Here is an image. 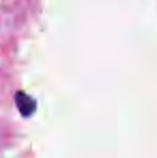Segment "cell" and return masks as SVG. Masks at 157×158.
<instances>
[]
</instances>
